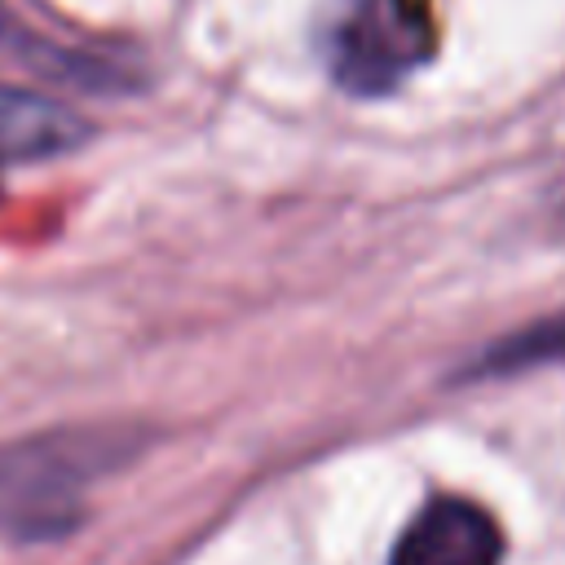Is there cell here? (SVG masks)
<instances>
[{
	"label": "cell",
	"instance_id": "6da1fadb",
	"mask_svg": "<svg viewBox=\"0 0 565 565\" xmlns=\"http://www.w3.org/2000/svg\"><path fill=\"white\" fill-rule=\"evenodd\" d=\"M146 433L132 424H62L0 446V521L22 539H57L79 525V494L119 472Z\"/></svg>",
	"mask_w": 565,
	"mask_h": 565
},
{
	"label": "cell",
	"instance_id": "7a4b0ae2",
	"mask_svg": "<svg viewBox=\"0 0 565 565\" xmlns=\"http://www.w3.org/2000/svg\"><path fill=\"white\" fill-rule=\"evenodd\" d=\"M327 57L349 93H388L428 57L419 0H349L327 35Z\"/></svg>",
	"mask_w": 565,
	"mask_h": 565
},
{
	"label": "cell",
	"instance_id": "3957f363",
	"mask_svg": "<svg viewBox=\"0 0 565 565\" xmlns=\"http://www.w3.org/2000/svg\"><path fill=\"white\" fill-rule=\"evenodd\" d=\"M503 534L494 516L472 499L424 503L393 547V565H499Z\"/></svg>",
	"mask_w": 565,
	"mask_h": 565
},
{
	"label": "cell",
	"instance_id": "277c9868",
	"mask_svg": "<svg viewBox=\"0 0 565 565\" xmlns=\"http://www.w3.org/2000/svg\"><path fill=\"white\" fill-rule=\"evenodd\" d=\"M0 40H9L13 57L49 84L79 88V93H128V88H137V75H132L128 62H119L110 53L66 44V40H53L44 31H31V26L13 22L4 9H0Z\"/></svg>",
	"mask_w": 565,
	"mask_h": 565
},
{
	"label": "cell",
	"instance_id": "5b68a950",
	"mask_svg": "<svg viewBox=\"0 0 565 565\" xmlns=\"http://www.w3.org/2000/svg\"><path fill=\"white\" fill-rule=\"evenodd\" d=\"M88 141V119L57 97L0 84V163H35Z\"/></svg>",
	"mask_w": 565,
	"mask_h": 565
},
{
	"label": "cell",
	"instance_id": "8992f818",
	"mask_svg": "<svg viewBox=\"0 0 565 565\" xmlns=\"http://www.w3.org/2000/svg\"><path fill=\"white\" fill-rule=\"evenodd\" d=\"M552 358H565V313H552L525 331H516L512 340H503L499 349H490L481 358V371L494 375V371H516V366H530V362H552Z\"/></svg>",
	"mask_w": 565,
	"mask_h": 565
}]
</instances>
